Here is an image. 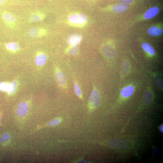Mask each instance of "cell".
Instances as JSON below:
<instances>
[{"mask_svg":"<svg viewBox=\"0 0 163 163\" xmlns=\"http://www.w3.org/2000/svg\"><path fill=\"white\" fill-rule=\"evenodd\" d=\"M69 20L74 25L82 26L86 23L87 17L83 14H74L70 16Z\"/></svg>","mask_w":163,"mask_h":163,"instance_id":"obj_1","label":"cell"},{"mask_svg":"<svg viewBox=\"0 0 163 163\" xmlns=\"http://www.w3.org/2000/svg\"><path fill=\"white\" fill-rule=\"evenodd\" d=\"M2 17L4 21L9 27L14 28L16 26L17 19L14 14L8 11H5L2 13Z\"/></svg>","mask_w":163,"mask_h":163,"instance_id":"obj_2","label":"cell"},{"mask_svg":"<svg viewBox=\"0 0 163 163\" xmlns=\"http://www.w3.org/2000/svg\"><path fill=\"white\" fill-rule=\"evenodd\" d=\"M100 95L96 89H94L91 95L89 100V107L90 109H93L98 107L100 104Z\"/></svg>","mask_w":163,"mask_h":163,"instance_id":"obj_3","label":"cell"},{"mask_svg":"<svg viewBox=\"0 0 163 163\" xmlns=\"http://www.w3.org/2000/svg\"><path fill=\"white\" fill-rule=\"evenodd\" d=\"M47 34L46 29L41 27H34L30 28L28 34L30 37L32 38H41L46 35Z\"/></svg>","mask_w":163,"mask_h":163,"instance_id":"obj_4","label":"cell"},{"mask_svg":"<svg viewBox=\"0 0 163 163\" xmlns=\"http://www.w3.org/2000/svg\"><path fill=\"white\" fill-rule=\"evenodd\" d=\"M110 145L114 148H124L128 147L129 143L125 140L116 139L112 140L109 142Z\"/></svg>","mask_w":163,"mask_h":163,"instance_id":"obj_5","label":"cell"},{"mask_svg":"<svg viewBox=\"0 0 163 163\" xmlns=\"http://www.w3.org/2000/svg\"><path fill=\"white\" fill-rule=\"evenodd\" d=\"M45 17V15L42 12L39 11H35L30 15L28 21L29 23L40 22L43 20Z\"/></svg>","mask_w":163,"mask_h":163,"instance_id":"obj_6","label":"cell"},{"mask_svg":"<svg viewBox=\"0 0 163 163\" xmlns=\"http://www.w3.org/2000/svg\"><path fill=\"white\" fill-rule=\"evenodd\" d=\"M28 111V104L25 102H21L18 106L16 111L17 115L20 117H25Z\"/></svg>","mask_w":163,"mask_h":163,"instance_id":"obj_7","label":"cell"},{"mask_svg":"<svg viewBox=\"0 0 163 163\" xmlns=\"http://www.w3.org/2000/svg\"><path fill=\"white\" fill-rule=\"evenodd\" d=\"M82 39L80 34H74L70 35L68 39V44L71 46L77 45L79 44Z\"/></svg>","mask_w":163,"mask_h":163,"instance_id":"obj_8","label":"cell"},{"mask_svg":"<svg viewBox=\"0 0 163 163\" xmlns=\"http://www.w3.org/2000/svg\"><path fill=\"white\" fill-rule=\"evenodd\" d=\"M159 9L157 7H154L150 8L145 13L144 17L146 19H149L154 17L159 13Z\"/></svg>","mask_w":163,"mask_h":163,"instance_id":"obj_9","label":"cell"},{"mask_svg":"<svg viewBox=\"0 0 163 163\" xmlns=\"http://www.w3.org/2000/svg\"><path fill=\"white\" fill-rule=\"evenodd\" d=\"M56 76L57 82L60 86L65 88L66 86V78L64 74L60 71L57 72Z\"/></svg>","mask_w":163,"mask_h":163,"instance_id":"obj_10","label":"cell"},{"mask_svg":"<svg viewBox=\"0 0 163 163\" xmlns=\"http://www.w3.org/2000/svg\"><path fill=\"white\" fill-rule=\"evenodd\" d=\"M163 32L162 29L155 26H152L148 28L147 32L148 34L152 36H159Z\"/></svg>","mask_w":163,"mask_h":163,"instance_id":"obj_11","label":"cell"},{"mask_svg":"<svg viewBox=\"0 0 163 163\" xmlns=\"http://www.w3.org/2000/svg\"><path fill=\"white\" fill-rule=\"evenodd\" d=\"M61 119L59 118H57L54 119L48 122L46 124L43 125L42 126L38 127L32 133V134L33 133L35 132V131H37L45 127H50L53 126H56L58 124L61 122Z\"/></svg>","mask_w":163,"mask_h":163,"instance_id":"obj_12","label":"cell"},{"mask_svg":"<svg viewBox=\"0 0 163 163\" xmlns=\"http://www.w3.org/2000/svg\"><path fill=\"white\" fill-rule=\"evenodd\" d=\"M134 89L133 87L130 86L123 89L121 92L122 96L126 98L131 96L133 93Z\"/></svg>","mask_w":163,"mask_h":163,"instance_id":"obj_13","label":"cell"},{"mask_svg":"<svg viewBox=\"0 0 163 163\" xmlns=\"http://www.w3.org/2000/svg\"><path fill=\"white\" fill-rule=\"evenodd\" d=\"M47 60V57L45 54L43 53H39L36 57V63L38 65L42 66L46 62Z\"/></svg>","mask_w":163,"mask_h":163,"instance_id":"obj_14","label":"cell"},{"mask_svg":"<svg viewBox=\"0 0 163 163\" xmlns=\"http://www.w3.org/2000/svg\"><path fill=\"white\" fill-rule=\"evenodd\" d=\"M152 99V95L149 91H147L144 95L143 103L144 105L147 106L148 105Z\"/></svg>","mask_w":163,"mask_h":163,"instance_id":"obj_15","label":"cell"},{"mask_svg":"<svg viewBox=\"0 0 163 163\" xmlns=\"http://www.w3.org/2000/svg\"><path fill=\"white\" fill-rule=\"evenodd\" d=\"M128 9L127 6L124 4H116L114 5L113 7V11L118 13H121L125 12Z\"/></svg>","mask_w":163,"mask_h":163,"instance_id":"obj_16","label":"cell"},{"mask_svg":"<svg viewBox=\"0 0 163 163\" xmlns=\"http://www.w3.org/2000/svg\"><path fill=\"white\" fill-rule=\"evenodd\" d=\"M7 49L12 52H15L19 50L20 47L19 44L16 42H11L6 45Z\"/></svg>","mask_w":163,"mask_h":163,"instance_id":"obj_17","label":"cell"},{"mask_svg":"<svg viewBox=\"0 0 163 163\" xmlns=\"http://www.w3.org/2000/svg\"><path fill=\"white\" fill-rule=\"evenodd\" d=\"M143 49L151 55H154L155 53V50L154 48L150 45L147 43H144L142 45Z\"/></svg>","mask_w":163,"mask_h":163,"instance_id":"obj_18","label":"cell"},{"mask_svg":"<svg viewBox=\"0 0 163 163\" xmlns=\"http://www.w3.org/2000/svg\"><path fill=\"white\" fill-rule=\"evenodd\" d=\"M79 51V49L77 45L71 46L66 50V52L71 56L77 55Z\"/></svg>","mask_w":163,"mask_h":163,"instance_id":"obj_19","label":"cell"},{"mask_svg":"<svg viewBox=\"0 0 163 163\" xmlns=\"http://www.w3.org/2000/svg\"><path fill=\"white\" fill-rule=\"evenodd\" d=\"M11 139L10 135L8 133L3 134L0 137V142L3 145H7Z\"/></svg>","mask_w":163,"mask_h":163,"instance_id":"obj_20","label":"cell"},{"mask_svg":"<svg viewBox=\"0 0 163 163\" xmlns=\"http://www.w3.org/2000/svg\"><path fill=\"white\" fill-rule=\"evenodd\" d=\"M22 3L21 2L15 0H0V6L14 5Z\"/></svg>","mask_w":163,"mask_h":163,"instance_id":"obj_21","label":"cell"},{"mask_svg":"<svg viewBox=\"0 0 163 163\" xmlns=\"http://www.w3.org/2000/svg\"><path fill=\"white\" fill-rule=\"evenodd\" d=\"M129 69V64L127 62H124L122 64L121 73L123 76H125L128 73Z\"/></svg>","mask_w":163,"mask_h":163,"instance_id":"obj_22","label":"cell"},{"mask_svg":"<svg viewBox=\"0 0 163 163\" xmlns=\"http://www.w3.org/2000/svg\"><path fill=\"white\" fill-rule=\"evenodd\" d=\"M74 90L76 95L81 99L82 98V95L81 90L80 87L77 83L74 84Z\"/></svg>","mask_w":163,"mask_h":163,"instance_id":"obj_23","label":"cell"},{"mask_svg":"<svg viewBox=\"0 0 163 163\" xmlns=\"http://www.w3.org/2000/svg\"><path fill=\"white\" fill-rule=\"evenodd\" d=\"M155 80L157 85L160 88L163 87V78L162 75H157L156 76Z\"/></svg>","mask_w":163,"mask_h":163,"instance_id":"obj_24","label":"cell"},{"mask_svg":"<svg viewBox=\"0 0 163 163\" xmlns=\"http://www.w3.org/2000/svg\"><path fill=\"white\" fill-rule=\"evenodd\" d=\"M10 84L4 82L0 83V90L2 91H6L8 92L9 87Z\"/></svg>","mask_w":163,"mask_h":163,"instance_id":"obj_25","label":"cell"},{"mask_svg":"<svg viewBox=\"0 0 163 163\" xmlns=\"http://www.w3.org/2000/svg\"><path fill=\"white\" fill-rule=\"evenodd\" d=\"M17 83L16 81H14L11 84H10L9 89L8 92L10 93H13L17 87Z\"/></svg>","mask_w":163,"mask_h":163,"instance_id":"obj_26","label":"cell"},{"mask_svg":"<svg viewBox=\"0 0 163 163\" xmlns=\"http://www.w3.org/2000/svg\"><path fill=\"white\" fill-rule=\"evenodd\" d=\"M104 52L108 56H111V52H114L113 51L110 47L106 46L104 47Z\"/></svg>","mask_w":163,"mask_h":163,"instance_id":"obj_27","label":"cell"},{"mask_svg":"<svg viewBox=\"0 0 163 163\" xmlns=\"http://www.w3.org/2000/svg\"><path fill=\"white\" fill-rule=\"evenodd\" d=\"M118 2L122 4H129L131 3L133 0H117Z\"/></svg>","mask_w":163,"mask_h":163,"instance_id":"obj_28","label":"cell"},{"mask_svg":"<svg viewBox=\"0 0 163 163\" xmlns=\"http://www.w3.org/2000/svg\"><path fill=\"white\" fill-rule=\"evenodd\" d=\"M2 118V116L1 113H0V125L1 124V122Z\"/></svg>","mask_w":163,"mask_h":163,"instance_id":"obj_29","label":"cell"},{"mask_svg":"<svg viewBox=\"0 0 163 163\" xmlns=\"http://www.w3.org/2000/svg\"><path fill=\"white\" fill-rule=\"evenodd\" d=\"M160 130L161 132H163V125H161L160 127Z\"/></svg>","mask_w":163,"mask_h":163,"instance_id":"obj_30","label":"cell"}]
</instances>
